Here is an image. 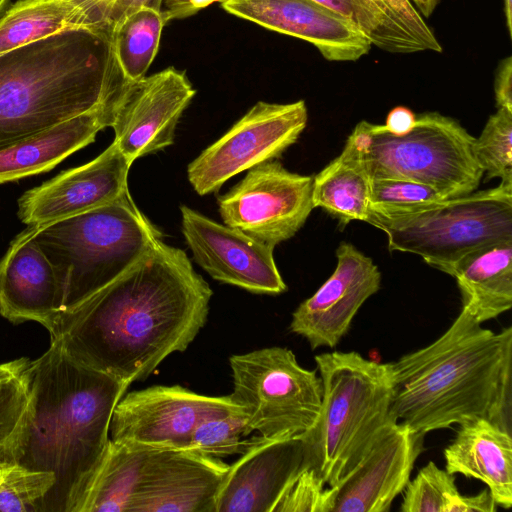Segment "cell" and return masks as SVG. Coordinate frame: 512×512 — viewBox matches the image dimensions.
Returning a JSON list of instances; mask_svg holds the SVG:
<instances>
[{
  "instance_id": "1",
  "label": "cell",
  "mask_w": 512,
  "mask_h": 512,
  "mask_svg": "<svg viewBox=\"0 0 512 512\" xmlns=\"http://www.w3.org/2000/svg\"><path fill=\"white\" fill-rule=\"evenodd\" d=\"M209 284L186 253L159 241L115 280L62 312L50 340L83 365L130 385L183 352L206 323Z\"/></svg>"
},
{
  "instance_id": "2",
  "label": "cell",
  "mask_w": 512,
  "mask_h": 512,
  "mask_svg": "<svg viewBox=\"0 0 512 512\" xmlns=\"http://www.w3.org/2000/svg\"><path fill=\"white\" fill-rule=\"evenodd\" d=\"M24 375L28 401L4 462L54 474L37 512H81L129 385L78 362L57 339Z\"/></svg>"
},
{
  "instance_id": "3",
  "label": "cell",
  "mask_w": 512,
  "mask_h": 512,
  "mask_svg": "<svg viewBox=\"0 0 512 512\" xmlns=\"http://www.w3.org/2000/svg\"><path fill=\"white\" fill-rule=\"evenodd\" d=\"M390 364L394 420L423 435L478 419L511 432V327L495 333L461 309L438 339Z\"/></svg>"
},
{
  "instance_id": "4",
  "label": "cell",
  "mask_w": 512,
  "mask_h": 512,
  "mask_svg": "<svg viewBox=\"0 0 512 512\" xmlns=\"http://www.w3.org/2000/svg\"><path fill=\"white\" fill-rule=\"evenodd\" d=\"M128 80L110 34L68 29L0 55V149L116 103Z\"/></svg>"
},
{
  "instance_id": "5",
  "label": "cell",
  "mask_w": 512,
  "mask_h": 512,
  "mask_svg": "<svg viewBox=\"0 0 512 512\" xmlns=\"http://www.w3.org/2000/svg\"><path fill=\"white\" fill-rule=\"evenodd\" d=\"M322 403L312 427L301 435L305 466L325 485L339 483L359 463L380 429L392 418L390 363L355 351L315 356Z\"/></svg>"
},
{
  "instance_id": "6",
  "label": "cell",
  "mask_w": 512,
  "mask_h": 512,
  "mask_svg": "<svg viewBox=\"0 0 512 512\" xmlns=\"http://www.w3.org/2000/svg\"><path fill=\"white\" fill-rule=\"evenodd\" d=\"M162 237L128 190L103 206L37 226L34 233L61 284L62 312L115 280Z\"/></svg>"
},
{
  "instance_id": "7",
  "label": "cell",
  "mask_w": 512,
  "mask_h": 512,
  "mask_svg": "<svg viewBox=\"0 0 512 512\" xmlns=\"http://www.w3.org/2000/svg\"><path fill=\"white\" fill-rule=\"evenodd\" d=\"M367 223L385 232L390 251L416 254L452 276L470 253L512 240V185L408 210H370Z\"/></svg>"
},
{
  "instance_id": "8",
  "label": "cell",
  "mask_w": 512,
  "mask_h": 512,
  "mask_svg": "<svg viewBox=\"0 0 512 512\" xmlns=\"http://www.w3.org/2000/svg\"><path fill=\"white\" fill-rule=\"evenodd\" d=\"M474 137L437 112L416 115L413 127L395 135L384 125L360 121L347 138L371 179L412 180L445 199L475 191L483 177L472 151Z\"/></svg>"
},
{
  "instance_id": "9",
  "label": "cell",
  "mask_w": 512,
  "mask_h": 512,
  "mask_svg": "<svg viewBox=\"0 0 512 512\" xmlns=\"http://www.w3.org/2000/svg\"><path fill=\"white\" fill-rule=\"evenodd\" d=\"M230 397L242 410L251 432L265 439L300 436L315 423L322 403V381L303 368L285 347H267L229 359Z\"/></svg>"
},
{
  "instance_id": "10",
  "label": "cell",
  "mask_w": 512,
  "mask_h": 512,
  "mask_svg": "<svg viewBox=\"0 0 512 512\" xmlns=\"http://www.w3.org/2000/svg\"><path fill=\"white\" fill-rule=\"evenodd\" d=\"M305 101L257 102L222 137L204 149L187 168L199 195L215 192L233 176L276 160L306 128Z\"/></svg>"
},
{
  "instance_id": "11",
  "label": "cell",
  "mask_w": 512,
  "mask_h": 512,
  "mask_svg": "<svg viewBox=\"0 0 512 512\" xmlns=\"http://www.w3.org/2000/svg\"><path fill=\"white\" fill-rule=\"evenodd\" d=\"M313 177L288 171L271 160L248 170L217 198L225 225L276 246L293 237L313 207Z\"/></svg>"
},
{
  "instance_id": "12",
  "label": "cell",
  "mask_w": 512,
  "mask_h": 512,
  "mask_svg": "<svg viewBox=\"0 0 512 512\" xmlns=\"http://www.w3.org/2000/svg\"><path fill=\"white\" fill-rule=\"evenodd\" d=\"M242 413L230 395L211 397L179 385L125 393L113 411L110 439L129 445L186 449L194 429L211 417Z\"/></svg>"
},
{
  "instance_id": "13",
  "label": "cell",
  "mask_w": 512,
  "mask_h": 512,
  "mask_svg": "<svg viewBox=\"0 0 512 512\" xmlns=\"http://www.w3.org/2000/svg\"><path fill=\"white\" fill-rule=\"evenodd\" d=\"M195 94L185 72L175 67L128 81L114 110L113 142L130 163L172 145Z\"/></svg>"
},
{
  "instance_id": "14",
  "label": "cell",
  "mask_w": 512,
  "mask_h": 512,
  "mask_svg": "<svg viewBox=\"0 0 512 512\" xmlns=\"http://www.w3.org/2000/svg\"><path fill=\"white\" fill-rule=\"evenodd\" d=\"M424 436L389 420L354 469L327 488L328 512H388L410 481Z\"/></svg>"
},
{
  "instance_id": "15",
  "label": "cell",
  "mask_w": 512,
  "mask_h": 512,
  "mask_svg": "<svg viewBox=\"0 0 512 512\" xmlns=\"http://www.w3.org/2000/svg\"><path fill=\"white\" fill-rule=\"evenodd\" d=\"M182 233L194 261L213 279L258 294L277 295L287 286L273 245L181 206Z\"/></svg>"
},
{
  "instance_id": "16",
  "label": "cell",
  "mask_w": 512,
  "mask_h": 512,
  "mask_svg": "<svg viewBox=\"0 0 512 512\" xmlns=\"http://www.w3.org/2000/svg\"><path fill=\"white\" fill-rule=\"evenodd\" d=\"M336 258L331 276L292 314L290 330L313 350L336 347L364 302L380 289L377 265L353 244L341 242Z\"/></svg>"
},
{
  "instance_id": "17",
  "label": "cell",
  "mask_w": 512,
  "mask_h": 512,
  "mask_svg": "<svg viewBox=\"0 0 512 512\" xmlns=\"http://www.w3.org/2000/svg\"><path fill=\"white\" fill-rule=\"evenodd\" d=\"M131 165L112 142L90 162L24 192L17 202L18 218L37 227L108 204L128 190Z\"/></svg>"
},
{
  "instance_id": "18",
  "label": "cell",
  "mask_w": 512,
  "mask_h": 512,
  "mask_svg": "<svg viewBox=\"0 0 512 512\" xmlns=\"http://www.w3.org/2000/svg\"><path fill=\"white\" fill-rule=\"evenodd\" d=\"M221 6L236 17L309 42L328 61H357L372 47L350 21L313 0H227Z\"/></svg>"
},
{
  "instance_id": "19",
  "label": "cell",
  "mask_w": 512,
  "mask_h": 512,
  "mask_svg": "<svg viewBox=\"0 0 512 512\" xmlns=\"http://www.w3.org/2000/svg\"><path fill=\"white\" fill-rule=\"evenodd\" d=\"M304 467L301 435L282 439L258 435L257 441L229 465L215 512H273L287 486Z\"/></svg>"
},
{
  "instance_id": "20",
  "label": "cell",
  "mask_w": 512,
  "mask_h": 512,
  "mask_svg": "<svg viewBox=\"0 0 512 512\" xmlns=\"http://www.w3.org/2000/svg\"><path fill=\"white\" fill-rule=\"evenodd\" d=\"M27 226L0 258V315L12 324L34 321L53 333L63 294L53 265Z\"/></svg>"
},
{
  "instance_id": "21",
  "label": "cell",
  "mask_w": 512,
  "mask_h": 512,
  "mask_svg": "<svg viewBox=\"0 0 512 512\" xmlns=\"http://www.w3.org/2000/svg\"><path fill=\"white\" fill-rule=\"evenodd\" d=\"M118 101V100H117ZM116 103L0 149V184L48 172L111 127Z\"/></svg>"
},
{
  "instance_id": "22",
  "label": "cell",
  "mask_w": 512,
  "mask_h": 512,
  "mask_svg": "<svg viewBox=\"0 0 512 512\" xmlns=\"http://www.w3.org/2000/svg\"><path fill=\"white\" fill-rule=\"evenodd\" d=\"M444 459L447 472L482 481L498 507L512 506L511 432L485 419L460 425Z\"/></svg>"
},
{
  "instance_id": "23",
  "label": "cell",
  "mask_w": 512,
  "mask_h": 512,
  "mask_svg": "<svg viewBox=\"0 0 512 512\" xmlns=\"http://www.w3.org/2000/svg\"><path fill=\"white\" fill-rule=\"evenodd\" d=\"M452 277L462 309L481 324L497 318L512 306V240L470 253L458 263Z\"/></svg>"
},
{
  "instance_id": "24",
  "label": "cell",
  "mask_w": 512,
  "mask_h": 512,
  "mask_svg": "<svg viewBox=\"0 0 512 512\" xmlns=\"http://www.w3.org/2000/svg\"><path fill=\"white\" fill-rule=\"evenodd\" d=\"M229 465L219 458L184 449L160 485L135 512H215Z\"/></svg>"
},
{
  "instance_id": "25",
  "label": "cell",
  "mask_w": 512,
  "mask_h": 512,
  "mask_svg": "<svg viewBox=\"0 0 512 512\" xmlns=\"http://www.w3.org/2000/svg\"><path fill=\"white\" fill-rule=\"evenodd\" d=\"M359 30L372 45L395 54L442 52V46L409 0H350Z\"/></svg>"
},
{
  "instance_id": "26",
  "label": "cell",
  "mask_w": 512,
  "mask_h": 512,
  "mask_svg": "<svg viewBox=\"0 0 512 512\" xmlns=\"http://www.w3.org/2000/svg\"><path fill=\"white\" fill-rule=\"evenodd\" d=\"M371 178L349 143L313 177V207L322 208L342 226L367 222L370 212Z\"/></svg>"
},
{
  "instance_id": "27",
  "label": "cell",
  "mask_w": 512,
  "mask_h": 512,
  "mask_svg": "<svg viewBox=\"0 0 512 512\" xmlns=\"http://www.w3.org/2000/svg\"><path fill=\"white\" fill-rule=\"evenodd\" d=\"M76 28L89 27L74 0H18L0 18V55Z\"/></svg>"
},
{
  "instance_id": "28",
  "label": "cell",
  "mask_w": 512,
  "mask_h": 512,
  "mask_svg": "<svg viewBox=\"0 0 512 512\" xmlns=\"http://www.w3.org/2000/svg\"><path fill=\"white\" fill-rule=\"evenodd\" d=\"M488 488L473 496L459 493L455 477L429 461L404 489L402 512H496Z\"/></svg>"
},
{
  "instance_id": "29",
  "label": "cell",
  "mask_w": 512,
  "mask_h": 512,
  "mask_svg": "<svg viewBox=\"0 0 512 512\" xmlns=\"http://www.w3.org/2000/svg\"><path fill=\"white\" fill-rule=\"evenodd\" d=\"M166 21L161 9L143 5L122 19L113 29L112 45L117 63L128 81L144 76L159 47Z\"/></svg>"
},
{
  "instance_id": "30",
  "label": "cell",
  "mask_w": 512,
  "mask_h": 512,
  "mask_svg": "<svg viewBox=\"0 0 512 512\" xmlns=\"http://www.w3.org/2000/svg\"><path fill=\"white\" fill-rule=\"evenodd\" d=\"M472 151L485 181L499 178L500 183L512 185V111L497 108L474 138Z\"/></svg>"
},
{
  "instance_id": "31",
  "label": "cell",
  "mask_w": 512,
  "mask_h": 512,
  "mask_svg": "<svg viewBox=\"0 0 512 512\" xmlns=\"http://www.w3.org/2000/svg\"><path fill=\"white\" fill-rule=\"evenodd\" d=\"M249 433L243 413L211 417L194 429L186 449L215 458L242 454L258 439L242 440Z\"/></svg>"
},
{
  "instance_id": "32",
  "label": "cell",
  "mask_w": 512,
  "mask_h": 512,
  "mask_svg": "<svg viewBox=\"0 0 512 512\" xmlns=\"http://www.w3.org/2000/svg\"><path fill=\"white\" fill-rule=\"evenodd\" d=\"M54 482L53 473L12 465L0 481V512H37Z\"/></svg>"
},
{
  "instance_id": "33",
  "label": "cell",
  "mask_w": 512,
  "mask_h": 512,
  "mask_svg": "<svg viewBox=\"0 0 512 512\" xmlns=\"http://www.w3.org/2000/svg\"><path fill=\"white\" fill-rule=\"evenodd\" d=\"M443 199L441 193L424 183L395 178L371 179L370 210H408Z\"/></svg>"
},
{
  "instance_id": "34",
  "label": "cell",
  "mask_w": 512,
  "mask_h": 512,
  "mask_svg": "<svg viewBox=\"0 0 512 512\" xmlns=\"http://www.w3.org/2000/svg\"><path fill=\"white\" fill-rule=\"evenodd\" d=\"M325 483L317 473L304 467L287 486L273 512H328Z\"/></svg>"
},
{
  "instance_id": "35",
  "label": "cell",
  "mask_w": 512,
  "mask_h": 512,
  "mask_svg": "<svg viewBox=\"0 0 512 512\" xmlns=\"http://www.w3.org/2000/svg\"><path fill=\"white\" fill-rule=\"evenodd\" d=\"M27 401L28 387L24 371L12 378L0 380L1 461H4L6 450L20 424Z\"/></svg>"
},
{
  "instance_id": "36",
  "label": "cell",
  "mask_w": 512,
  "mask_h": 512,
  "mask_svg": "<svg viewBox=\"0 0 512 512\" xmlns=\"http://www.w3.org/2000/svg\"><path fill=\"white\" fill-rule=\"evenodd\" d=\"M82 9L90 29L112 34L115 26L143 5L162 9L174 0H74Z\"/></svg>"
},
{
  "instance_id": "37",
  "label": "cell",
  "mask_w": 512,
  "mask_h": 512,
  "mask_svg": "<svg viewBox=\"0 0 512 512\" xmlns=\"http://www.w3.org/2000/svg\"><path fill=\"white\" fill-rule=\"evenodd\" d=\"M494 94L497 108L512 111V57L502 59L497 67L494 80Z\"/></svg>"
},
{
  "instance_id": "38",
  "label": "cell",
  "mask_w": 512,
  "mask_h": 512,
  "mask_svg": "<svg viewBox=\"0 0 512 512\" xmlns=\"http://www.w3.org/2000/svg\"><path fill=\"white\" fill-rule=\"evenodd\" d=\"M225 1L227 0H174L163 9L162 13L167 23L171 19L191 16L214 2Z\"/></svg>"
},
{
  "instance_id": "39",
  "label": "cell",
  "mask_w": 512,
  "mask_h": 512,
  "mask_svg": "<svg viewBox=\"0 0 512 512\" xmlns=\"http://www.w3.org/2000/svg\"><path fill=\"white\" fill-rule=\"evenodd\" d=\"M416 121L414 112L405 106H396L389 111L384 127L395 135L409 131Z\"/></svg>"
},
{
  "instance_id": "40",
  "label": "cell",
  "mask_w": 512,
  "mask_h": 512,
  "mask_svg": "<svg viewBox=\"0 0 512 512\" xmlns=\"http://www.w3.org/2000/svg\"><path fill=\"white\" fill-rule=\"evenodd\" d=\"M340 14L359 29V18L350 0H313Z\"/></svg>"
},
{
  "instance_id": "41",
  "label": "cell",
  "mask_w": 512,
  "mask_h": 512,
  "mask_svg": "<svg viewBox=\"0 0 512 512\" xmlns=\"http://www.w3.org/2000/svg\"><path fill=\"white\" fill-rule=\"evenodd\" d=\"M29 361L30 360L28 358L21 357L0 364V380L9 379L21 374Z\"/></svg>"
},
{
  "instance_id": "42",
  "label": "cell",
  "mask_w": 512,
  "mask_h": 512,
  "mask_svg": "<svg viewBox=\"0 0 512 512\" xmlns=\"http://www.w3.org/2000/svg\"><path fill=\"white\" fill-rule=\"evenodd\" d=\"M419 14L424 18H429L441 0H409Z\"/></svg>"
},
{
  "instance_id": "43",
  "label": "cell",
  "mask_w": 512,
  "mask_h": 512,
  "mask_svg": "<svg viewBox=\"0 0 512 512\" xmlns=\"http://www.w3.org/2000/svg\"><path fill=\"white\" fill-rule=\"evenodd\" d=\"M504 14L506 18V26L508 33H512V0H504Z\"/></svg>"
},
{
  "instance_id": "44",
  "label": "cell",
  "mask_w": 512,
  "mask_h": 512,
  "mask_svg": "<svg viewBox=\"0 0 512 512\" xmlns=\"http://www.w3.org/2000/svg\"><path fill=\"white\" fill-rule=\"evenodd\" d=\"M13 464L4 462L0 460V481L2 480L4 474L6 471L12 466Z\"/></svg>"
},
{
  "instance_id": "45",
  "label": "cell",
  "mask_w": 512,
  "mask_h": 512,
  "mask_svg": "<svg viewBox=\"0 0 512 512\" xmlns=\"http://www.w3.org/2000/svg\"><path fill=\"white\" fill-rule=\"evenodd\" d=\"M11 5V0H0V18Z\"/></svg>"
}]
</instances>
